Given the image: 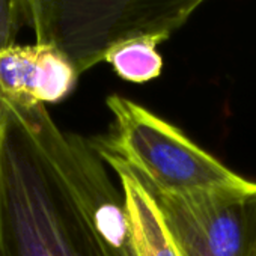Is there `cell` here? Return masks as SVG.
I'll return each instance as SVG.
<instances>
[{"label":"cell","mask_w":256,"mask_h":256,"mask_svg":"<svg viewBox=\"0 0 256 256\" xmlns=\"http://www.w3.org/2000/svg\"><path fill=\"white\" fill-rule=\"evenodd\" d=\"M0 112H2V100H0Z\"/></svg>","instance_id":"11"},{"label":"cell","mask_w":256,"mask_h":256,"mask_svg":"<svg viewBox=\"0 0 256 256\" xmlns=\"http://www.w3.org/2000/svg\"><path fill=\"white\" fill-rule=\"evenodd\" d=\"M0 100V256H100L24 104Z\"/></svg>","instance_id":"1"},{"label":"cell","mask_w":256,"mask_h":256,"mask_svg":"<svg viewBox=\"0 0 256 256\" xmlns=\"http://www.w3.org/2000/svg\"><path fill=\"white\" fill-rule=\"evenodd\" d=\"M250 256H256V240H254V244H253V248H252Z\"/></svg>","instance_id":"10"},{"label":"cell","mask_w":256,"mask_h":256,"mask_svg":"<svg viewBox=\"0 0 256 256\" xmlns=\"http://www.w3.org/2000/svg\"><path fill=\"white\" fill-rule=\"evenodd\" d=\"M78 71L58 48L47 44L0 48V96L20 104H56L77 86Z\"/></svg>","instance_id":"6"},{"label":"cell","mask_w":256,"mask_h":256,"mask_svg":"<svg viewBox=\"0 0 256 256\" xmlns=\"http://www.w3.org/2000/svg\"><path fill=\"white\" fill-rule=\"evenodd\" d=\"M106 104L113 118L110 133L89 142L118 156L146 187L172 194L256 190V182L232 172L139 102L112 94Z\"/></svg>","instance_id":"3"},{"label":"cell","mask_w":256,"mask_h":256,"mask_svg":"<svg viewBox=\"0 0 256 256\" xmlns=\"http://www.w3.org/2000/svg\"><path fill=\"white\" fill-rule=\"evenodd\" d=\"M145 188L182 256H250L256 240V190L172 194Z\"/></svg>","instance_id":"5"},{"label":"cell","mask_w":256,"mask_h":256,"mask_svg":"<svg viewBox=\"0 0 256 256\" xmlns=\"http://www.w3.org/2000/svg\"><path fill=\"white\" fill-rule=\"evenodd\" d=\"M32 126L68 187L100 256H139L122 190L88 138L65 132L46 104H24Z\"/></svg>","instance_id":"4"},{"label":"cell","mask_w":256,"mask_h":256,"mask_svg":"<svg viewBox=\"0 0 256 256\" xmlns=\"http://www.w3.org/2000/svg\"><path fill=\"white\" fill-rule=\"evenodd\" d=\"M23 28L18 0H0V48L17 44V35Z\"/></svg>","instance_id":"9"},{"label":"cell","mask_w":256,"mask_h":256,"mask_svg":"<svg viewBox=\"0 0 256 256\" xmlns=\"http://www.w3.org/2000/svg\"><path fill=\"white\" fill-rule=\"evenodd\" d=\"M94 150L114 172L120 184L126 211L132 220L139 256H182L164 223V218L154 198L145 188L136 174L118 156L106 150Z\"/></svg>","instance_id":"7"},{"label":"cell","mask_w":256,"mask_h":256,"mask_svg":"<svg viewBox=\"0 0 256 256\" xmlns=\"http://www.w3.org/2000/svg\"><path fill=\"white\" fill-rule=\"evenodd\" d=\"M206 0H18L35 42L62 52L78 74L106 62L116 46L154 36L168 41Z\"/></svg>","instance_id":"2"},{"label":"cell","mask_w":256,"mask_h":256,"mask_svg":"<svg viewBox=\"0 0 256 256\" xmlns=\"http://www.w3.org/2000/svg\"><path fill=\"white\" fill-rule=\"evenodd\" d=\"M162 42L164 41L154 36L125 41L108 52L106 62L122 80L132 83L151 82L163 71V58L157 50Z\"/></svg>","instance_id":"8"}]
</instances>
